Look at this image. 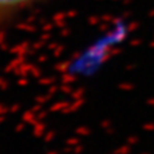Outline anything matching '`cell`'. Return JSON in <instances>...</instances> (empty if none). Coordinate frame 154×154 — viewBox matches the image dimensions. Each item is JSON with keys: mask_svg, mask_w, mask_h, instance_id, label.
<instances>
[{"mask_svg": "<svg viewBox=\"0 0 154 154\" xmlns=\"http://www.w3.org/2000/svg\"><path fill=\"white\" fill-rule=\"evenodd\" d=\"M44 2L46 0H0V28L11 26Z\"/></svg>", "mask_w": 154, "mask_h": 154, "instance_id": "obj_1", "label": "cell"}]
</instances>
